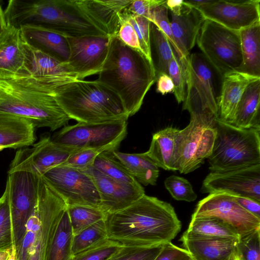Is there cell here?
Segmentation results:
<instances>
[{
  "mask_svg": "<svg viewBox=\"0 0 260 260\" xmlns=\"http://www.w3.org/2000/svg\"><path fill=\"white\" fill-rule=\"evenodd\" d=\"M235 200L243 208L260 218V202L250 198L234 196Z\"/></svg>",
  "mask_w": 260,
  "mask_h": 260,
  "instance_id": "cell-49",
  "label": "cell"
},
{
  "mask_svg": "<svg viewBox=\"0 0 260 260\" xmlns=\"http://www.w3.org/2000/svg\"><path fill=\"white\" fill-rule=\"evenodd\" d=\"M127 120L78 122L66 125L54 134L51 140L61 145L78 149L92 148L113 151L117 150L127 135Z\"/></svg>",
  "mask_w": 260,
  "mask_h": 260,
  "instance_id": "cell-10",
  "label": "cell"
},
{
  "mask_svg": "<svg viewBox=\"0 0 260 260\" xmlns=\"http://www.w3.org/2000/svg\"><path fill=\"white\" fill-rule=\"evenodd\" d=\"M197 43L208 62L221 76L230 72H240L243 58L239 31L206 19Z\"/></svg>",
  "mask_w": 260,
  "mask_h": 260,
  "instance_id": "cell-9",
  "label": "cell"
},
{
  "mask_svg": "<svg viewBox=\"0 0 260 260\" xmlns=\"http://www.w3.org/2000/svg\"><path fill=\"white\" fill-rule=\"evenodd\" d=\"M215 120L192 116L185 128L178 129L172 171H178L184 174L190 173L199 168L209 157L216 136Z\"/></svg>",
  "mask_w": 260,
  "mask_h": 260,
  "instance_id": "cell-7",
  "label": "cell"
},
{
  "mask_svg": "<svg viewBox=\"0 0 260 260\" xmlns=\"http://www.w3.org/2000/svg\"><path fill=\"white\" fill-rule=\"evenodd\" d=\"M7 260H16V252L14 247L11 249L10 255Z\"/></svg>",
  "mask_w": 260,
  "mask_h": 260,
  "instance_id": "cell-55",
  "label": "cell"
},
{
  "mask_svg": "<svg viewBox=\"0 0 260 260\" xmlns=\"http://www.w3.org/2000/svg\"><path fill=\"white\" fill-rule=\"evenodd\" d=\"M105 151L97 149L86 148L78 150L73 153L61 165L86 171L93 166L96 156Z\"/></svg>",
  "mask_w": 260,
  "mask_h": 260,
  "instance_id": "cell-45",
  "label": "cell"
},
{
  "mask_svg": "<svg viewBox=\"0 0 260 260\" xmlns=\"http://www.w3.org/2000/svg\"><path fill=\"white\" fill-rule=\"evenodd\" d=\"M165 5L171 13L173 14H179L183 7L184 1L182 0H168L166 1Z\"/></svg>",
  "mask_w": 260,
  "mask_h": 260,
  "instance_id": "cell-51",
  "label": "cell"
},
{
  "mask_svg": "<svg viewBox=\"0 0 260 260\" xmlns=\"http://www.w3.org/2000/svg\"><path fill=\"white\" fill-rule=\"evenodd\" d=\"M233 260H239L238 257H237V255H236L235 258Z\"/></svg>",
  "mask_w": 260,
  "mask_h": 260,
  "instance_id": "cell-56",
  "label": "cell"
},
{
  "mask_svg": "<svg viewBox=\"0 0 260 260\" xmlns=\"http://www.w3.org/2000/svg\"><path fill=\"white\" fill-rule=\"evenodd\" d=\"M73 233L67 209L57 225L45 260H71Z\"/></svg>",
  "mask_w": 260,
  "mask_h": 260,
  "instance_id": "cell-33",
  "label": "cell"
},
{
  "mask_svg": "<svg viewBox=\"0 0 260 260\" xmlns=\"http://www.w3.org/2000/svg\"><path fill=\"white\" fill-rule=\"evenodd\" d=\"M165 1L162 0H133L127 10L132 14L144 17L149 20L152 8L164 3Z\"/></svg>",
  "mask_w": 260,
  "mask_h": 260,
  "instance_id": "cell-48",
  "label": "cell"
},
{
  "mask_svg": "<svg viewBox=\"0 0 260 260\" xmlns=\"http://www.w3.org/2000/svg\"><path fill=\"white\" fill-rule=\"evenodd\" d=\"M165 1L164 3L152 8L149 20L156 25L166 35L178 56L179 51L172 32L170 22L168 16V9L165 5Z\"/></svg>",
  "mask_w": 260,
  "mask_h": 260,
  "instance_id": "cell-44",
  "label": "cell"
},
{
  "mask_svg": "<svg viewBox=\"0 0 260 260\" xmlns=\"http://www.w3.org/2000/svg\"><path fill=\"white\" fill-rule=\"evenodd\" d=\"M239 33L243 58L240 72L260 77V21Z\"/></svg>",
  "mask_w": 260,
  "mask_h": 260,
  "instance_id": "cell-30",
  "label": "cell"
},
{
  "mask_svg": "<svg viewBox=\"0 0 260 260\" xmlns=\"http://www.w3.org/2000/svg\"><path fill=\"white\" fill-rule=\"evenodd\" d=\"M42 177L62 197L67 206L82 205L100 208V198L91 177L85 171L58 166Z\"/></svg>",
  "mask_w": 260,
  "mask_h": 260,
  "instance_id": "cell-12",
  "label": "cell"
},
{
  "mask_svg": "<svg viewBox=\"0 0 260 260\" xmlns=\"http://www.w3.org/2000/svg\"><path fill=\"white\" fill-rule=\"evenodd\" d=\"M58 88L48 79L32 75L0 79V114L21 117L36 128L54 131L71 119L56 99Z\"/></svg>",
  "mask_w": 260,
  "mask_h": 260,
  "instance_id": "cell-3",
  "label": "cell"
},
{
  "mask_svg": "<svg viewBox=\"0 0 260 260\" xmlns=\"http://www.w3.org/2000/svg\"><path fill=\"white\" fill-rule=\"evenodd\" d=\"M259 0H214L198 10L205 19L240 31L260 21Z\"/></svg>",
  "mask_w": 260,
  "mask_h": 260,
  "instance_id": "cell-18",
  "label": "cell"
},
{
  "mask_svg": "<svg viewBox=\"0 0 260 260\" xmlns=\"http://www.w3.org/2000/svg\"><path fill=\"white\" fill-rule=\"evenodd\" d=\"M190 260H194V259H193L191 258V259Z\"/></svg>",
  "mask_w": 260,
  "mask_h": 260,
  "instance_id": "cell-57",
  "label": "cell"
},
{
  "mask_svg": "<svg viewBox=\"0 0 260 260\" xmlns=\"http://www.w3.org/2000/svg\"><path fill=\"white\" fill-rule=\"evenodd\" d=\"M186 88L183 110L190 117L215 120L218 118V98L212 66L202 54L189 55L185 62Z\"/></svg>",
  "mask_w": 260,
  "mask_h": 260,
  "instance_id": "cell-8",
  "label": "cell"
},
{
  "mask_svg": "<svg viewBox=\"0 0 260 260\" xmlns=\"http://www.w3.org/2000/svg\"><path fill=\"white\" fill-rule=\"evenodd\" d=\"M260 79L250 83L238 104L231 124L242 128H260Z\"/></svg>",
  "mask_w": 260,
  "mask_h": 260,
  "instance_id": "cell-28",
  "label": "cell"
},
{
  "mask_svg": "<svg viewBox=\"0 0 260 260\" xmlns=\"http://www.w3.org/2000/svg\"><path fill=\"white\" fill-rule=\"evenodd\" d=\"M36 209L40 225L28 260H45L57 225L67 205L62 197L41 176Z\"/></svg>",
  "mask_w": 260,
  "mask_h": 260,
  "instance_id": "cell-13",
  "label": "cell"
},
{
  "mask_svg": "<svg viewBox=\"0 0 260 260\" xmlns=\"http://www.w3.org/2000/svg\"><path fill=\"white\" fill-rule=\"evenodd\" d=\"M236 255L239 260H260V229L239 239Z\"/></svg>",
  "mask_w": 260,
  "mask_h": 260,
  "instance_id": "cell-43",
  "label": "cell"
},
{
  "mask_svg": "<svg viewBox=\"0 0 260 260\" xmlns=\"http://www.w3.org/2000/svg\"><path fill=\"white\" fill-rule=\"evenodd\" d=\"M133 0H74L82 13L93 25L107 35H117L120 15Z\"/></svg>",
  "mask_w": 260,
  "mask_h": 260,
  "instance_id": "cell-21",
  "label": "cell"
},
{
  "mask_svg": "<svg viewBox=\"0 0 260 260\" xmlns=\"http://www.w3.org/2000/svg\"><path fill=\"white\" fill-rule=\"evenodd\" d=\"M189 253L184 248L171 242L164 244L163 248L154 260H190Z\"/></svg>",
  "mask_w": 260,
  "mask_h": 260,
  "instance_id": "cell-47",
  "label": "cell"
},
{
  "mask_svg": "<svg viewBox=\"0 0 260 260\" xmlns=\"http://www.w3.org/2000/svg\"><path fill=\"white\" fill-rule=\"evenodd\" d=\"M14 247L8 191L7 187L0 198V251Z\"/></svg>",
  "mask_w": 260,
  "mask_h": 260,
  "instance_id": "cell-39",
  "label": "cell"
},
{
  "mask_svg": "<svg viewBox=\"0 0 260 260\" xmlns=\"http://www.w3.org/2000/svg\"><path fill=\"white\" fill-rule=\"evenodd\" d=\"M181 237L229 240H238L240 238L234 229L221 220L214 217L191 219L188 229Z\"/></svg>",
  "mask_w": 260,
  "mask_h": 260,
  "instance_id": "cell-29",
  "label": "cell"
},
{
  "mask_svg": "<svg viewBox=\"0 0 260 260\" xmlns=\"http://www.w3.org/2000/svg\"><path fill=\"white\" fill-rule=\"evenodd\" d=\"M108 238L105 219H102L73 235V255L90 246Z\"/></svg>",
  "mask_w": 260,
  "mask_h": 260,
  "instance_id": "cell-36",
  "label": "cell"
},
{
  "mask_svg": "<svg viewBox=\"0 0 260 260\" xmlns=\"http://www.w3.org/2000/svg\"><path fill=\"white\" fill-rule=\"evenodd\" d=\"M216 136L207 158L211 171H222L260 164V128H242L215 122Z\"/></svg>",
  "mask_w": 260,
  "mask_h": 260,
  "instance_id": "cell-6",
  "label": "cell"
},
{
  "mask_svg": "<svg viewBox=\"0 0 260 260\" xmlns=\"http://www.w3.org/2000/svg\"><path fill=\"white\" fill-rule=\"evenodd\" d=\"M238 240L182 237L180 239L184 249L194 260H233Z\"/></svg>",
  "mask_w": 260,
  "mask_h": 260,
  "instance_id": "cell-27",
  "label": "cell"
},
{
  "mask_svg": "<svg viewBox=\"0 0 260 260\" xmlns=\"http://www.w3.org/2000/svg\"><path fill=\"white\" fill-rule=\"evenodd\" d=\"M105 222L108 238L124 246L164 245L181 228L170 204L145 194L127 208L107 214Z\"/></svg>",
  "mask_w": 260,
  "mask_h": 260,
  "instance_id": "cell-1",
  "label": "cell"
},
{
  "mask_svg": "<svg viewBox=\"0 0 260 260\" xmlns=\"http://www.w3.org/2000/svg\"><path fill=\"white\" fill-rule=\"evenodd\" d=\"M184 3L187 4L188 5L191 6L194 8L197 9L205 6L211 3L212 1L211 0H203V1H196V0H190V1H184Z\"/></svg>",
  "mask_w": 260,
  "mask_h": 260,
  "instance_id": "cell-52",
  "label": "cell"
},
{
  "mask_svg": "<svg viewBox=\"0 0 260 260\" xmlns=\"http://www.w3.org/2000/svg\"><path fill=\"white\" fill-rule=\"evenodd\" d=\"M30 146L16 151L8 174L25 171L42 176L48 170L61 165L73 153L80 150L55 143L49 136L42 137Z\"/></svg>",
  "mask_w": 260,
  "mask_h": 260,
  "instance_id": "cell-15",
  "label": "cell"
},
{
  "mask_svg": "<svg viewBox=\"0 0 260 260\" xmlns=\"http://www.w3.org/2000/svg\"><path fill=\"white\" fill-rule=\"evenodd\" d=\"M179 129L167 127L154 133L145 154L158 167L172 171L176 134Z\"/></svg>",
  "mask_w": 260,
  "mask_h": 260,
  "instance_id": "cell-32",
  "label": "cell"
},
{
  "mask_svg": "<svg viewBox=\"0 0 260 260\" xmlns=\"http://www.w3.org/2000/svg\"><path fill=\"white\" fill-rule=\"evenodd\" d=\"M171 28L179 49L178 57L185 62L190 51L197 43L206 19L198 9L188 5L184 2L181 12L177 14L171 13Z\"/></svg>",
  "mask_w": 260,
  "mask_h": 260,
  "instance_id": "cell-23",
  "label": "cell"
},
{
  "mask_svg": "<svg viewBox=\"0 0 260 260\" xmlns=\"http://www.w3.org/2000/svg\"><path fill=\"white\" fill-rule=\"evenodd\" d=\"M113 154L139 183L145 186L156 185L159 176V168L145 152L127 153L115 150Z\"/></svg>",
  "mask_w": 260,
  "mask_h": 260,
  "instance_id": "cell-31",
  "label": "cell"
},
{
  "mask_svg": "<svg viewBox=\"0 0 260 260\" xmlns=\"http://www.w3.org/2000/svg\"><path fill=\"white\" fill-rule=\"evenodd\" d=\"M151 39L157 58V68L155 69L156 77L161 73L169 75V63L172 57L174 51L166 35L152 22L150 24Z\"/></svg>",
  "mask_w": 260,
  "mask_h": 260,
  "instance_id": "cell-37",
  "label": "cell"
},
{
  "mask_svg": "<svg viewBox=\"0 0 260 260\" xmlns=\"http://www.w3.org/2000/svg\"><path fill=\"white\" fill-rule=\"evenodd\" d=\"M35 128L34 124L24 118L0 114V151L32 145L36 140Z\"/></svg>",
  "mask_w": 260,
  "mask_h": 260,
  "instance_id": "cell-25",
  "label": "cell"
},
{
  "mask_svg": "<svg viewBox=\"0 0 260 260\" xmlns=\"http://www.w3.org/2000/svg\"><path fill=\"white\" fill-rule=\"evenodd\" d=\"M98 75L96 80L119 97L129 117L140 110L157 78L153 61L125 45L117 35L111 37L108 55Z\"/></svg>",
  "mask_w": 260,
  "mask_h": 260,
  "instance_id": "cell-2",
  "label": "cell"
},
{
  "mask_svg": "<svg viewBox=\"0 0 260 260\" xmlns=\"http://www.w3.org/2000/svg\"><path fill=\"white\" fill-rule=\"evenodd\" d=\"M122 246L107 238L74 255L71 260H109Z\"/></svg>",
  "mask_w": 260,
  "mask_h": 260,
  "instance_id": "cell-38",
  "label": "cell"
},
{
  "mask_svg": "<svg viewBox=\"0 0 260 260\" xmlns=\"http://www.w3.org/2000/svg\"><path fill=\"white\" fill-rule=\"evenodd\" d=\"M4 13L7 24L17 27L40 25L67 38L107 36L87 19L74 0H11Z\"/></svg>",
  "mask_w": 260,
  "mask_h": 260,
  "instance_id": "cell-4",
  "label": "cell"
},
{
  "mask_svg": "<svg viewBox=\"0 0 260 260\" xmlns=\"http://www.w3.org/2000/svg\"><path fill=\"white\" fill-rule=\"evenodd\" d=\"M40 177L25 171L8 174L6 187L8 191L15 252L24 238L27 222L36 206Z\"/></svg>",
  "mask_w": 260,
  "mask_h": 260,
  "instance_id": "cell-11",
  "label": "cell"
},
{
  "mask_svg": "<svg viewBox=\"0 0 260 260\" xmlns=\"http://www.w3.org/2000/svg\"><path fill=\"white\" fill-rule=\"evenodd\" d=\"M93 167L105 175L116 181L131 184L140 183L113 154L105 151L95 158Z\"/></svg>",
  "mask_w": 260,
  "mask_h": 260,
  "instance_id": "cell-34",
  "label": "cell"
},
{
  "mask_svg": "<svg viewBox=\"0 0 260 260\" xmlns=\"http://www.w3.org/2000/svg\"><path fill=\"white\" fill-rule=\"evenodd\" d=\"M84 171L92 178L100 196V209L107 214L127 208L145 194L140 183L131 184L116 181L93 166Z\"/></svg>",
  "mask_w": 260,
  "mask_h": 260,
  "instance_id": "cell-19",
  "label": "cell"
},
{
  "mask_svg": "<svg viewBox=\"0 0 260 260\" xmlns=\"http://www.w3.org/2000/svg\"><path fill=\"white\" fill-rule=\"evenodd\" d=\"M19 28L28 42L61 61L68 60L70 51L67 37L40 25L26 24Z\"/></svg>",
  "mask_w": 260,
  "mask_h": 260,
  "instance_id": "cell-26",
  "label": "cell"
},
{
  "mask_svg": "<svg viewBox=\"0 0 260 260\" xmlns=\"http://www.w3.org/2000/svg\"><path fill=\"white\" fill-rule=\"evenodd\" d=\"M22 38L30 75L46 78L60 87L78 80L67 61H60L28 42L23 36Z\"/></svg>",
  "mask_w": 260,
  "mask_h": 260,
  "instance_id": "cell-22",
  "label": "cell"
},
{
  "mask_svg": "<svg viewBox=\"0 0 260 260\" xmlns=\"http://www.w3.org/2000/svg\"><path fill=\"white\" fill-rule=\"evenodd\" d=\"M56 99L70 119L78 122L96 123L127 120L119 97L96 80H77L61 86Z\"/></svg>",
  "mask_w": 260,
  "mask_h": 260,
  "instance_id": "cell-5",
  "label": "cell"
},
{
  "mask_svg": "<svg viewBox=\"0 0 260 260\" xmlns=\"http://www.w3.org/2000/svg\"><path fill=\"white\" fill-rule=\"evenodd\" d=\"M12 249L0 251V260H7L9 257Z\"/></svg>",
  "mask_w": 260,
  "mask_h": 260,
  "instance_id": "cell-54",
  "label": "cell"
},
{
  "mask_svg": "<svg viewBox=\"0 0 260 260\" xmlns=\"http://www.w3.org/2000/svg\"><path fill=\"white\" fill-rule=\"evenodd\" d=\"M164 245L150 247L123 246L109 260H154Z\"/></svg>",
  "mask_w": 260,
  "mask_h": 260,
  "instance_id": "cell-41",
  "label": "cell"
},
{
  "mask_svg": "<svg viewBox=\"0 0 260 260\" xmlns=\"http://www.w3.org/2000/svg\"><path fill=\"white\" fill-rule=\"evenodd\" d=\"M202 193L221 192L260 202V164L244 168L211 171L204 179Z\"/></svg>",
  "mask_w": 260,
  "mask_h": 260,
  "instance_id": "cell-16",
  "label": "cell"
},
{
  "mask_svg": "<svg viewBox=\"0 0 260 260\" xmlns=\"http://www.w3.org/2000/svg\"><path fill=\"white\" fill-rule=\"evenodd\" d=\"M260 79L239 71H232L222 76L220 95L218 98V118L231 124L234 120L239 101L246 87Z\"/></svg>",
  "mask_w": 260,
  "mask_h": 260,
  "instance_id": "cell-24",
  "label": "cell"
},
{
  "mask_svg": "<svg viewBox=\"0 0 260 260\" xmlns=\"http://www.w3.org/2000/svg\"><path fill=\"white\" fill-rule=\"evenodd\" d=\"M214 217L234 229L240 238L260 229V218L243 208L234 196L226 193L209 194L198 202L191 219Z\"/></svg>",
  "mask_w": 260,
  "mask_h": 260,
  "instance_id": "cell-14",
  "label": "cell"
},
{
  "mask_svg": "<svg viewBox=\"0 0 260 260\" xmlns=\"http://www.w3.org/2000/svg\"><path fill=\"white\" fill-rule=\"evenodd\" d=\"M156 91L162 95L173 92L174 84L169 75L161 73L157 75Z\"/></svg>",
  "mask_w": 260,
  "mask_h": 260,
  "instance_id": "cell-50",
  "label": "cell"
},
{
  "mask_svg": "<svg viewBox=\"0 0 260 260\" xmlns=\"http://www.w3.org/2000/svg\"><path fill=\"white\" fill-rule=\"evenodd\" d=\"M7 26L4 11L0 4V38Z\"/></svg>",
  "mask_w": 260,
  "mask_h": 260,
  "instance_id": "cell-53",
  "label": "cell"
},
{
  "mask_svg": "<svg viewBox=\"0 0 260 260\" xmlns=\"http://www.w3.org/2000/svg\"><path fill=\"white\" fill-rule=\"evenodd\" d=\"M116 35L125 45L142 53L139 39L134 28L122 14L120 16V25Z\"/></svg>",
  "mask_w": 260,
  "mask_h": 260,
  "instance_id": "cell-46",
  "label": "cell"
},
{
  "mask_svg": "<svg viewBox=\"0 0 260 260\" xmlns=\"http://www.w3.org/2000/svg\"><path fill=\"white\" fill-rule=\"evenodd\" d=\"M29 59L19 27L7 24L0 38V79L30 76Z\"/></svg>",
  "mask_w": 260,
  "mask_h": 260,
  "instance_id": "cell-20",
  "label": "cell"
},
{
  "mask_svg": "<svg viewBox=\"0 0 260 260\" xmlns=\"http://www.w3.org/2000/svg\"><path fill=\"white\" fill-rule=\"evenodd\" d=\"M67 212L73 235L99 221L105 219L107 215L100 208L82 205L67 206Z\"/></svg>",
  "mask_w": 260,
  "mask_h": 260,
  "instance_id": "cell-35",
  "label": "cell"
},
{
  "mask_svg": "<svg viewBox=\"0 0 260 260\" xmlns=\"http://www.w3.org/2000/svg\"><path fill=\"white\" fill-rule=\"evenodd\" d=\"M164 184L172 197L177 201L190 202L197 198L191 184L183 177L170 176L165 179Z\"/></svg>",
  "mask_w": 260,
  "mask_h": 260,
  "instance_id": "cell-42",
  "label": "cell"
},
{
  "mask_svg": "<svg viewBox=\"0 0 260 260\" xmlns=\"http://www.w3.org/2000/svg\"><path fill=\"white\" fill-rule=\"evenodd\" d=\"M168 74L174 84L173 93L177 102H184L186 88L185 62L180 59L174 51L169 63Z\"/></svg>",
  "mask_w": 260,
  "mask_h": 260,
  "instance_id": "cell-40",
  "label": "cell"
},
{
  "mask_svg": "<svg viewBox=\"0 0 260 260\" xmlns=\"http://www.w3.org/2000/svg\"><path fill=\"white\" fill-rule=\"evenodd\" d=\"M111 37L67 38L70 51L67 62L78 80L100 73L108 55Z\"/></svg>",
  "mask_w": 260,
  "mask_h": 260,
  "instance_id": "cell-17",
  "label": "cell"
}]
</instances>
